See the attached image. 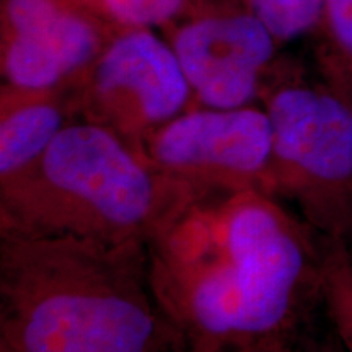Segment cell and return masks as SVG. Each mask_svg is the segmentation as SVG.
Listing matches in <instances>:
<instances>
[{"label": "cell", "instance_id": "ba28073f", "mask_svg": "<svg viewBox=\"0 0 352 352\" xmlns=\"http://www.w3.org/2000/svg\"><path fill=\"white\" fill-rule=\"evenodd\" d=\"M7 15L13 28L2 60L8 87L59 90L82 77L100 56L95 30L52 0H8Z\"/></svg>", "mask_w": 352, "mask_h": 352}, {"label": "cell", "instance_id": "52a82bcc", "mask_svg": "<svg viewBox=\"0 0 352 352\" xmlns=\"http://www.w3.org/2000/svg\"><path fill=\"white\" fill-rule=\"evenodd\" d=\"M270 30L254 15L206 19L179 30L173 51L202 108L252 107L274 54Z\"/></svg>", "mask_w": 352, "mask_h": 352}, {"label": "cell", "instance_id": "4fadbf2b", "mask_svg": "<svg viewBox=\"0 0 352 352\" xmlns=\"http://www.w3.org/2000/svg\"><path fill=\"white\" fill-rule=\"evenodd\" d=\"M323 16L344 57V64L352 67V0H324Z\"/></svg>", "mask_w": 352, "mask_h": 352}, {"label": "cell", "instance_id": "9c48e42d", "mask_svg": "<svg viewBox=\"0 0 352 352\" xmlns=\"http://www.w3.org/2000/svg\"><path fill=\"white\" fill-rule=\"evenodd\" d=\"M57 90L23 91L8 87L0 121V182L30 168L67 127Z\"/></svg>", "mask_w": 352, "mask_h": 352}, {"label": "cell", "instance_id": "9a60e30c", "mask_svg": "<svg viewBox=\"0 0 352 352\" xmlns=\"http://www.w3.org/2000/svg\"><path fill=\"white\" fill-rule=\"evenodd\" d=\"M331 85L344 96L352 109V67L344 64L342 67L334 70Z\"/></svg>", "mask_w": 352, "mask_h": 352}, {"label": "cell", "instance_id": "5b68a950", "mask_svg": "<svg viewBox=\"0 0 352 352\" xmlns=\"http://www.w3.org/2000/svg\"><path fill=\"white\" fill-rule=\"evenodd\" d=\"M144 157L201 196L248 191L272 196V127L266 109L182 113L145 140Z\"/></svg>", "mask_w": 352, "mask_h": 352}, {"label": "cell", "instance_id": "5bb4252c", "mask_svg": "<svg viewBox=\"0 0 352 352\" xmlns=\"http://www.w3.org/2000/svg\"><path fill=\"white\" fill-rule=\"evenodd\" d=\"M298 347H300V352H346L331 328L320 333L315 324L303 334Z\"/></svg>", "mask_w": 352, "mask_h": 352}, {"label": "cell", "instance_id": "277c9868", "mask_svg": "<svg viewBox=\"0 0 352 352\" xmlns=\"http://www.w3.org/2000/svg\"><path fill=\"white\" fill-rule=\"evenodd\" d=\"M272 127L271 195L328 243L352 256V109L333 85L277 83L266 95Z\"/></svg>", "mask_w": 352, "mask_h": 352}, {"label": "cell", "instance_id": "e0dca14e", "mask_svg": "<svg viewBox=\"0 0 352 352\" xmlns=\"http://www.w3.org/2000/svg\"><path fill=\"white\" fill-rule=\"evenodd\" d=\"M280 349H284V347H280ZM274 351H279V349H246V351H239V352H274Z\"/></svg>", "mask_w": 352, "mask_h": 352}, {"label": "cell", "instance_id": "8992f818", "mask_svg": "<svg viewBox=\"0 0 352 352\" xmlns=\"http://www.w3.org/2000/svg\"><path fill=\"white\" fill-rule=\"evenodd\" d=\"M191 98L173 47L135 30L114 39L90 65L80 104L85 121L113 131L145 158V140L184 113Z\"/></svg>", "mask_w": 352, "mask_h": 352}, {"label": "cell", "instance_id": "ac0fdd59", "mask_svg": "<svg viewBox=\"0 0 352 352\" xmlns=\"http://www.w3.org/2000/svg\"><path fill=\"white\" fill-rule=\"evenodd\" d=\"M0 352H12V351H8V349H7V347L0 346Z\"/></svg>", "mask_w": 352, "mask_h": 352}, {"label": "cell", "instance_id": "7a4b0ae2", "mask_svg": "<svg viewBox=\"0 0 352 352\" xmlns=\"http://www.w3.org/2000/svg\"><path fill=\"white\" fill-rule=\"evenodd\" d=\"M0 346L12 352H184L147 245L0 235Z\"/></svg>", "mask_w": 352, "mask_h": 352}, {"label": "cell", "instance_id": "3957f363", "mask_svg": "<svg viewBox=\"0 0 352 352\" xmlns=\"http://www.w3.org/2000/svg\"><path fill=\"white\" fill-rule=\"evenodd\" d=\"M201 197L113 131L72 121L38 162L0 182V235L147 245Z\"/></svg>", "mask_w": 352, "mask_h": 352}, {"label": "cell", "instance_id": "30bf717a", "mask_svg": "<svg viewBox=\"0 0 352 352\" xmlns=\"http://www.w3.org/2000/svg\"><path fill=\"white\" fill-rule=\"evenodd\" d=\"M323 311L346 352H352V256L340 245L324 241Z\"/></svg>", "mask_w": 352, "mask_h": 352}, {"label": "cell", "instance_id": "6da1fadb", "mask_svg": "<svg viewBox=\"0 0 352 352\" xmlns=\"http://www.w3.org/2000/svg\"><path fill=\"white\" fill-rule=\"evenodd\" d=\"M324 241L259 191L192 202L147 243L158 305L184 352L298 346L323 308Z\"/></svg>", "mask_w": 352, "mask_h": 352}, {"label": "cell", "instance_id": "8fae6325", "mask_svg": "<svg viewBox=\"0 0 352 352\" xmlns=\"http://www.w3.org/2000/svg\"><path fill=\"white\" fill-rule=\"evenodd\" d=\"M252 7L276 39L300 36L324 15V0H252Z\"/></svg>", "mask_w": 352, "mask_h": 352}, {"label": "cell", "instance_id": "7c38bea8", "mask_svg": "<svg viewBox=\"0 0 352 352\" xmlns=\"http://www.w3.org/2000/svg\"><path fill=\"white\" fill-rule=\"evenodd\" d=\"M183 0H104L108 12L121 23L134 26L157 25L170 20Z\"/></svg>", "mask_w": 352, "mask_h": 352}, {"label": "cell", "instance_id": "2e32d148", "mask_svg": "<svg viewBox=\"0 0 352 352\" xmlns=\"http://www.w3.org/2000/svg\"><path fill=\"white\" fill-rule=\"evenodd\" d=\"M274 352H300V347H298V346L284 347V349H279V351H274Z\"/></svg>", "mask_w": 352, "mask_h": 352}]
</instances>
